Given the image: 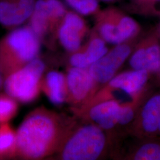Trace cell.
I'll return each mask as SVG.
<instances>
[{"mask_svg": "<svg viewBox=\"0 0 160 160\" xmlns=\"http://www.w3.org/2000/svg\"><path fill=\"white\" fill-rule=\"evenodd\" d=\"M58 125L49 113L37 110L29 114L16 132L17 154L39 159L51 152L57 142Z\"/></svg>", "mask_w": 160, "mask_h": 160, "instance_id": "cell-1", "label": "cell"}, {"mask_svg": "<svg viewBox=\"0 0 160 160\" xmlns=\"http://www.w3.org/2000/svg\"><path fill=\"white\" fill-rule=\"evenodd\" d=\"M39 49V36L30 28L14 30L0 45V71L12 74L36 59Z\"/></svg>", "mask_w": 160, "mask_h": 160, "instance_id": "cell-2", "label": "cell"}, {"mask_svg": "<svg viewBox=\"0 0 160 160\" xmlns=\"http://www.w3.org/2000/svg\"><path fill=\"white\" fill-rule=\"evenodd\" d=\"M45 64L34 59L23 67L8 75L4 82L7 94L22 103L34 101L40 92V81Z\"/></svg>", "mask_w": 160, "mask_h": 160, "instance_id": "cell-3", "label": "cell"}, {"mask_svg": "<svg viewBox=\"0 0 160 160\" xmlns=\"http://www.w3.org/2000/svg\"><path fill=\"white\" fill-rule=\"evenodd\" d=\"M106 139L97 126L88 125L81 128L66 143L62 158L65 160H94L103 151Z\"/></svg>", "mask_w": 160, "mask_h": 160, "instance_id": "cell-4", "label": "cell"}, {"mask_svg": "<svg viewBox=\"0 0 160 160\" xmlns=\"http://www.w3.org/2000/svg\"><path fill=\"white\" fill-rule=\"evenodd\" d=\"M129 47L119 45L90 65L89 72L93 80L104 83L111 80L114 73L130 53Z\"/></svg>", "mask_w": 160, "mask_h": 160, "instance_id": "cell-5", "label": "cell"}, {"mask_svg": "<svg viewBox=\"0 0 160 160\" xmlns=\"http://www.w3.org/2000/svg\"><path fill=\"white\" fill-rule=\"evenodd\" d=\"M34 0H18L12 2H0V23L6 26H15L31 17L34 10Z\"/></svg>", "mask_w": 160, "mask_h": 160, "instance_id": "cell-6", "label": "cell"}, {"mask_svg": "<svg viewBox=\"0 0 160 160\" xmlns=\"http://www.w3.org/2000/svg\"><path fill=\"white\" fill-rule=\"evenodd\" d=\"M83 26V22L78 16L73 13H69L66 16L59 33L60 41L66 49L75 51L79 48L80 33Z\"/></svg>", "mask_w": 160, "mask_h": 160, "instance_id": "cell-7", "label": "cell"}, {"mask_svg": "<svg viewBox=\"0 0 160 160\" xmlns=\"http://www.w3.org/2000/svg\"><path fill=\"white\" fill-rule=\"evenodd\" d=\"M93 79L86 68L74 67L69 71L67 82L72 97L81 100L86 97L91 89Z\"/></svg>", "mask_w": 160, "mask_h": 160, "instance_id": "cell-8", "label": "cell"}, {"mask_svg": "<svg viewBox=\"0 0 160 160\" xmlns=\"http://www.w3.org/2000/svg\"><path fill=\"white\" fill-rule=\"evenodd\" d=\"M120 106L114 101L100 103L92 108L90 116L102 128L110 129L118 123V114Z\"/></svg>", "mask_w": 160, "mask_h": 160, "instance_id": "cell-9", "label": "cell"}, {"mask_svg": "<svg viewBox=\"0 0 160 160\" xmlns=\"http://www.w3.org/2000/svg\"><path fill=\"white\" fill-rule=\"evenodd\" d=\"M147 70H135L116 77L110 81L109 85L116 88H120L128 94L138 92L148 80Z\"/></svg>", "mask_w": 160, "mask_h": 160, "instance_id": "cell-10", "label": "cell"}, {"mask_svg": "<svg viewBox=\"0 0 160 160\" xmlns=\"http://www.w3.org/2000/svg\"><path fill=\"white\" fill-rule=\"evenodd\" d=\"M130 64L135 70H157L160 68V47L153 45L139 49L132 57Z\"/></svg>", "mask_w": 160, "mask_h": 160, "instance_id": "cell-11", "label": "cell"}, {"mask_svg": "<svg viewBox=\"0 0 160 160\" xmlns=\"http://www.w3.org/2000/svg\"><path fill=\"white\" fill-rule=\"evenodd\" d=\"M160 122V95L152 97L145 104L142 112L144 130L152 133L158 129Z\"/></svg>", "mask_w": 160, "mask_h": 160, "instance_id": "cell-12", "label": "cell"}, {"mask_svg": "<svg viewBox=\"0 0 160 160\" xmlns=\"http://www.w3.org/2000/svg\"><path fill=\"white\" fill-rule=\"evenodd\" d=\"M64 78L60 72L51 71L46 75L45 88L51 102L59 105L64 101Z\"/></svg>", "mask_w": 160, "mask_h": 160, "instance_id": "cell-13", "label": "cell"}, {"mask_svg": "<svg viewBox=\"0 0 160 160\" xmlns=\"http://www.w3.org/2000/svg\"><path fill=\"white\" fill-rule=\"evenodd\" d=\"M17 154V136L7 123L0 124V158L12 157Z\"/></svg>", "mask_w": 160, "mask_h": 160, "instance_id": "cell-14", "label": "cell"}, {"mask_svg": "<svg viewBox=\"0 0 160 160\" xmlns=\"http://www.w3.org/2000/svg\"><path fill=\"white\" fill-rule=\"evenodd\" d=\"M30 28L39 37L46 32L50 17L46 12L43 0H39L35 3L34 10L31 16Z\"/></svg>", "mask_w": 160, "mask_h": 160, "instance_id": "cell-15", "label": "cell"}, {"mask_svg": "<svg viewBox=\"0 0 160 160\" xmlns=\"http://www.w3.org/2000/svg\"><path fill=\"white\" fill-rule=\"evenodd\" d=\"M107 52L108 49L103 40L96 39L92 40L83 55L87 65L90 67L92 63L104 57Z\"/></svg>", "mask_w": 160, "mask_h": 160, "instance_id": "cell-16", "label": "cell"}, {"mask_svg": "<svg viewBox=\"0 0 160 160\" xmlns=\"http://www.w3.org/2000/svg\"><path fill=\"white\" fill-rule=\"evenodd\" d=\"M17 109L16 100L8 94L0 95V124L11 120L16 114Z\"/></svg>", "mask_w": 160, "mask_h": 160, "instance_id": "cell-17", "label": "cell"}, {"mask_svg": "<svg viewBox=\"0 0 160 160\" xmlns=\"http://www.w3.org/2000/svg\"><path fill=\"white\" fill-rule=\"evenodd\" d=\"M137 160H160V145L155 143H146L138 150L134 157Z\"/></svg>", "mask_w": 160, "mask_h": 160, "instance_id": "cell-18", "label": "cell"}, {"mask_svg": "<svg viewBox=\"0 0 160 160\" xmlns=\"http://www.w3.org/2000/svg\"><path fill=\"white\" fill-rule=\"evenodd\" d=\"M136 29L137 24L132 18L129 17L123 18L117 26L120 43L131 37Z\"/></svg>", "mask_w": 160, "mask_h": 160, "instance_id": "cell-19", "label": "cell"}, {"mask_svg": "<svg viewBox=\"0 0 160 160\" xmlns=\"http://www.w3.org/2000/svg\"><path fill=\"white\" fill-rule=\"evenodd\" d=\"M70 6L77 11L83 14H88L94 12L97 7L96 0H66Z\"/></svg>", "mask_w": 160, "mask_h": 160, "instance_id": "cell-20", "label": "cell"}, {"mask_svg": "<svg viewBox=\"0 0 160 160\" xmlns=\"http://www.w3.org/2000/svg\"><path fill=\"white\" fill-rule=\"evenodd\" d=\"M100 32L103 38L107 42L113 44L120 43L117 26L110 24H105L102 27Z\"/></svg>", "mask_w": 160, "mask_h": 160, "instance_id": "cell-21", "label": "cell"}, {"mask_svg": "<svg viewBox=\"0 0 160 160\" xmlns=\"http://www.w3.org/2000/svg\"><path fill=\"white\" fill-rule=\"evenodd\" d=\"M46 5L51 18H58L63 16L65 9L60 1L58 0H47Z\"/></svg>", "mask_w": 160, "mask_h": 160, "instance_id": "cell-22", "label": "cell"}, {"mask_svg": "<svg viewBox=\"0 0 160 160\" xmlns=\"http://www.w3.org/2000/svg\"><path fill=\"white\" fill-rule=\"evenodd\" d=\"M133 110L129 107H120L118 118V123L120 125H126L129 123L133 118Z\"/></svg>", "mask_w": 160, "mask_h": 160, "instance_id": "cell-23", "label": "cell"}, {"mask_svg": "<svg viewBox=\"0 0 160 160\" xmlns=\"http://www.w3.org/2000/svg\"><path fill=\"white\" fill-rule=\"evenodd\" d=\"M2 86V78H1V74H0V88Z\"/></svg>", "mask_w": 160, "mask_h": 160, "instance_id": "cell-24", "label": "cell"}, {"mask_svg": "<svg viewBox=\"0 0 160 160\" xmlns=\"http://www.w3.org/2000/svg\"><path fill=\"white\" fill-rule=\"evenodd\" d=\"M158 130H159V131L160 132V124H159V126H158Z\"/></svg>", "mask_w": 160, "mask_h": 160, "instance_id": "cell-25", "label": "cell"}]
</instances>
